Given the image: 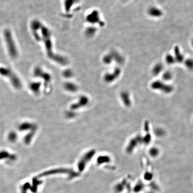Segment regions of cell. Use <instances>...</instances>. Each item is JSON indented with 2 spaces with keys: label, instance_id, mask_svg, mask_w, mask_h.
<instances>
[{
  "label": "cell",
  "instance_id": "obj_9",
  "mask_svg": "<svg viewBox=\"0 0 193 193\" xmlns=\"http://www.w3.org/2000/svg\"><path fill=\"white\" fill-rule=\"evenodd\" d=\"M158 153H159V151L156 148H153L150 151V155L153 157H156L158 155Z\"/></svg>",
  "mask_w": 193,
  "mask_h": 193
},
{
  "label": "cell",
  "instance_id": "obj_1",
  "mask_svg": "<svg viewBox=\"0 0 193 193\" xmlns=\"http://www.w3.org/2000/svg\"><path fill=\"white\" fill-rule=\"evenodd\" d=\"M4 36L9 54L13 58L16 57L18 55V51L11 31L8 30L5 31Z\"/></svg>",
  "mask_w": 193,
  "mask_h": 193
},
{
  "label": "cell",
  "instance_id": "obj_11",
  "mask_svg": "<svg viewBox=\"0 0 193 193\" xmlns=\"http://www.w3.org/2000/svg\"><path fill=\"white\" fill-rule=\"evenodd\" d=\"M143 186L142 184H141V183L135 185L134 188V190L135 191V192H138L139 191L140 192L141 190H142V189L144 187Z\"/></svg>",
  "mask_w": 193,
  "mask_h": 193
},
{
  "label": "cell",
  "instance_id": "obj_6",
  "mask_svg": "<svg viewBox=\"0 0 193 193\" xmlns=\"http://www.w3.org/2000/svg\"><path fill=\"white\" fill-rule=\"evenodd\" d=\"M163 68V65L161 64H156L153 69V72L154 75H157L160 73Z\"/></svg>",
  "mask_w": 193,
  "mask_h": 193
},
{
  "label": "cell",
  "instance_id": "obj_3",
  "mask_svg": "<svg viewBox=\"0 0 193 193\" xmlns=\"http://www.w3.org/2000/svg\"><path fill=\"white\" fill-rule=\"evenodd\" d=\"M152 87L154 89L161 90L165 93H170L172 91V88L170 86L164 84L162 82L157 81L153 83Z\"/></svg>",
  "mask_w": 193,
  "mask_h": 193
},
{
  "label": "cell",
  "instance_id": "obj_12",
  "mask_svg": "<svg viewBox=\"0 0 193 193\" xmlns=\"http://www.w3.org/2000/svg\"><path fill=\"white\" fill-rule=\"evenodd\" d=\"M152 175L150 173H146L145 175V180H151L152 178Z\"/></svg>",
  "mask_w": 193,
  "mask_h": 193
},
{
  "label": "cell",
  "instance_id": "obj_2",
  "mask_svg": "<svg viewBox=\"0 0 193 193\" xmlns=\"http://www.w3.org/2000/svg\"><path fill=\"white\" fill-rule=\"evenodd\" d=\"M0 73L1 74L4 75L9 78V79L15 85L17 88H19V84H20L19 79L17 76H15L11 70L8 68H2L0 69Z\"/></svg>",
  "mask_w": 193,
  "mask_h": 193
},
{
  "label": "cell",
  "instance_id": "obj_14",
  "mask_svg": "<svg viewBox=\"0 0 193 193\" xmlns=\"http://www.w3.org/2000/svg\"><path fill=\"white\" fill-rule=\"evenodd\" d=\"M192 45H193V42H192Z\"/></svg>",
  "mask_w": 193,
  "mask_h": 193
},
{
  "label": "cell",
  "instance_id": "obj_10",
  "mask_svg": "<svg viewBox=\"0 0 193 193\" xmlns=\"http://www.w3.org/2000/svg\"><path fill=\"white\" fill-rule=\"evenodd\" d=\"M163 78L164 79L166 80V81H168L169 80H170L171 78H172V74H171L170 72H166L164 73L163 76Z\"/></svg>",
  "mask_w": 193,
  "mask_h": 193
},
{
  "label": "cell",
  "instance_id": "obj_13",
  "mask_svg": "<svg viewBox=\"0 0 193 193\" xmlns=\"http://www.w3.org/2000/svg\"><path fill=\"white\" fill-rule=\"evenodd\" d=\"M158 1H164V0H158Z\"/></svg>",
  "mask_w": 193,
  "mask_h": 193
},
{
  "label": "cell",
  "instance_id": "obj_8",
  "mask_svg": "<svg viewBox=\"0 0 193 193\" xmlns=\"http://www.w3.org/2000/svg\"><path fill=\"white\" fill-rule=\"evenodd\" d=\"M166 61L169 64H173L175 62L174 57L170 55H168L166 56Z\"/></svg>",
  "mask_w": 193,
  "mask_h": 193
},
{
  "label": "cell",
  "instance_id": "obj_7",
  "mask_svg": "<svg viewBox=\"0 0 193 193\" xmlns=\"http://www.w3.org/2000/svg\"><path fill=\"white\" fill-rule=\"evenodd\" d=\"M186 67L190 69L193 70V60L191 59H187L186 60L185 63Z\"/></svg>",
  "mask_w": 193,
  "mask_h": 193
},
{
  "label": "cell",
  "instance_id": "obj_5",
  "mask_svg": "<svg viewBox=\"0 0 193 193\" xmlns=\"http://www.w3.org/2000/svg\"><path fill=\"white\" fill-rule=\"evenodd\" d=\"M175 59V60L179 63H181L184 60V56L182 53L180 52L179 48L178 46H176L175 47L174 50Z\"/></svg>",
  "mask_w": 193,
  "mask_h": 193
},
{
  "label": "cell",
  "instance_id": "obj_4",
  "mask_svg": "<svg viewBox=\"0 0 193 193\" xmlns=\"http://www.w3.org/2000/svg\"><path fill=\"white\" fill-rule=\"evenodd\" d=\"M148 14L153 17H160L163 14L162 11L156 7H152L149 9Z\"/></svg>",
  "mask_w": 193,
  "mask_h": 193
}]
</instances>
